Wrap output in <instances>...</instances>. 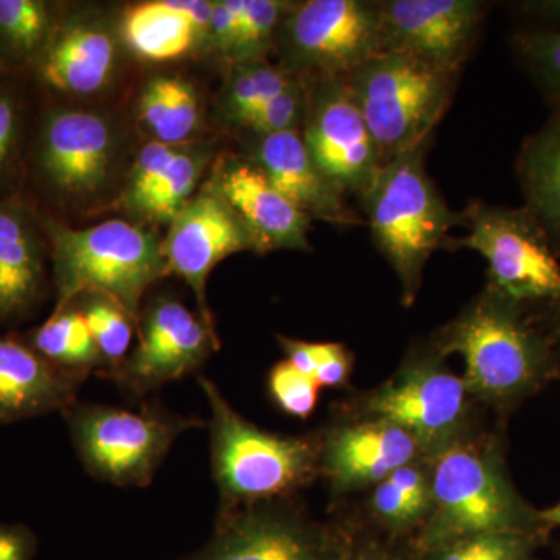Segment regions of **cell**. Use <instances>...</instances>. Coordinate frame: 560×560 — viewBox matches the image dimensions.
I'll return each instance as SVG.
<instances>
[{"label": "cell", "instance_id": "obj_1", "mask_svg": "<svg viewBox=\"0 0 560 560\" xmlns=\"http://www.w3.org/2000/svg\"><path fill=\"white\" fill-rule=\"evenodd\" d=\"M210 408V464L219 517L296 492L319 469V444L260 430L231 407L219 386L198 378Z\"/></svg>", "mask_w": 560, "mask_h": 560}, {"label": "cell", "instance_id": "obj_2", "mask_svg": "<svg viewBox=\"0 0 560 560\" xmlns=\"http://www.w3.org/2000/svg\"><path fill=\"white\" fill-rule=\"evenodd\" d=\"M50 243L57 307H68L80 294L101 293L116 301L132 318L151 283L165 272L156 234L124 220H109L84 230L43 220Z\"/></svg>", "mask_w": 560, "mask_h": 560}, {"label": "cell", "instance_id": "obj_3", "mask_svg": "<svg viewBox=\"0 0 560 560\" xmlns=\"http://www.w3.org/2000/svg\"><path fill=\"white\" fill-rule=\"evenodd\" d=\"M361 198L372 241L399 276L405 300L411 304L427 260L447 242L459 217L427 173L423 147L386 161Z\"/></svg>", "mask_w": 560, "mask_h": 560}, {"label": "cell", "instance_id": "obj_4", "mask_svg": "<svg viewBox=\"0 0 560 560\" xmlns=\"http://www.w3.org/2000/svg\"><path fill=\"white\" fill-rule=\"evenodd\" d=\"M458 72L383 51L348 75L383 164L423 147L451 103Z\"/></svg>", "mask_w": 560, "mask_h": 560}, {"label": "cell", "instance_id": "obj_5", "mask_svg": "<svg viewBox=\"0 0 560 560\" xmlns=\"http://www.w3.org/2000/svg\"><path fill=\"white\" fill-rule=\"evenodd\" d=\"M62 416L84 469L121 488L149 486L180 434L206 425L158 404L136 412L77 400Z\"/></svg>", "mask_w": 560, "mask_h": 560}, {"label": "cell", "instance_id": "obj_6", "mask_svg": "<svg viewBox=\"0 0 560 560\" xmlns=\"http://www.w3.org/2000/svg\"><path fill=\"white\" fill-rule=\"evenodd\" d=\"M430 477L422 545L431 551L478 534L525 530L526 508L485 448L453 442L436 453Z\"/></svg>", "mask_w": 560, "mask_h": 560}, {"label": "cell", "instance_id": "obj_7", "mask_svg": "<svg viewBox=\"0 0 560 560\" xmlns=\"http://www.w3.org/2000/svg\"><path fill=\"white\" fill-rule=\"evenodd\" d=\"M514 304L493 291L441 335L442 350L463 357L467 388L486 400L512 399L547 370V346L523 323Z\"/></svg>", "mask_w": 560, "mask_h": 560}, {"label": "cell", "instance_id": "obj_8", "mask_svg": "<svg viewBox=\"0 0 560 560\" xmlns=\"http://www.w3.org/2000/svg\"><path fill=\"white\" fill-rule=\"evenodd\" d=\"M291 73L348 77L383 54L378 2L308 0L291 7L279 27Z\"/></svg>", "mask_w": 560, "mask_h": 560}, {"label": "cell", "instance_id": "obj_9", "mask_svg": "<svg viewBox=\"0 0 560 560\" xmlns=\"http://www.w3.org/2000/svg\"><path fill=\"white\" fill-rule=\"evenodd\" d=\"M469 232L455 241L488 261L497 293L512 302L560 300V261L539 221L526 210L471 205Z\"/></svg>", "mask_w": 560, "mask_h": 560}, {"label": "cell", "instance_id": "obj_10", "mask_svg": "<svg viewBox=\"0 0 560 560\" xmlns=\"http://www.w3.org/2000/svg\"><path fill=\"white\" fill-rule=\"evenodd\" d=\"M119 139L102 114L55 109L44 117L35 173L51 197L70 205L95 200L116 172Z\"/></svg>", "mask_w": 560, "mask_h": 560}, {"label": "cell", "instance_id": "obj_11", "mask_svg": "<svg viewBox=\"0 0 560 560\" xmlns=\"http://www.w3.org/2000/svg\"><path fill=\"white\" fill-rule=\"evenodd\" d=\"M304 121L302 139L319 172L342 194L361 197L383 160L348 77H319Z\"/></svg>", "mask_w": 560, "mask_h": 560}, {"label": "cell", "instance_id": "obj_12", "mask_svg": "<svg viewBox=\"0 0 560 560\" xmlns=\"http://www.w3.org/2000/svg\"><path fill=\"white\" fill-rule=\"evenodd\" d=\"M140 319L138 348L113 378L138 396L198 370L220 348L213 324L178 301L161 298Z\"/></svg>", "mask_w": 560, "mask_h": 560}, {"label": "cell", "instance_id": "obj_13", "mask_svg": "<svg viewBox=\"0 0 560 560\" xmlns=\"http://www.w3.org/2000/svg\"><path fill=\"white\" fill-rule=\"evenodd\" d=\"M246 249L256 250L253 235L213 180L180 210L162 243L165 272L189 283L200 308L198 313L209 324H213L206 300L209 275L221 260Z\"/></svg>", "mask_w": 560, "mask_h": 560}, {"label": "cell", "instance_id": "obj_14", "mask_svg": "<svg viewBox=\"0 0 560 560\" xmlns=\"http://www.w3.org/2000/svg\"><path fill=\"white\" fill-rule=\"evenodd\" d=\"M467 388L464 378L436 363L412 364L396 381L371 397L372 419L386 420L416 438L423 451L440 452L453 444L466 419Z\"/></svg>", "mask_w": 560, "mask_h": 560}, {"label": "cell", "instance_id": "obj_15", "mask_svg": "<svg viewBox=\"0 0 560 560\" xmlns=\"http://www.w3.org/2000/svg\"><path fill=\"white\" fill-rule=\"evenodd\" d=\"M378 9L383 51L452 72H459L485 14V3L477 0H388Z\"/></svg>", "mask_w": 560, "mask_h": 560}, {"label": "cell", "instance_id": "obj_16", "mask_svg": "<svg viewBox=\"0 0 560 560\" xmlns=\"http://www.w3.org/2000/svg\"><path fill=\"white\" fill-rule=\"evenodd\" d=\"M265 503L217 517L205 545L183 560H331L323 530L296 512Z\"/></svg>", "mask_w": 560, "mask_h": 560}, {"label": "cell", "instance_id": "obj_17", "mask_svg": "<svg viewBox=\"0 0 560 560\" xmlns=\"http://www.w3.org/2000/svg\"><path fill=\"white\" fill-rule=\"evenodd\" d=\"M256 243L257 253L272 249H311L305 215L270 183L254 162L231 160L212 178Z\"/></svg>", "mask_w": 560, "mask_h": 560}, {"label": "cell", "instance_id": "obj_18", "mask_svg": "<svg viewBox=\"0 0 560 560\" xmlns=\"http://www.w3.org/2000/svg\"><path fill=\"white\" fill-rule=\"evenodd\" d=\"M423 452L416 438L386 420L342 427L319 447L320 469L340 490L366 488L416 463Z\"/></svg>", "mask_w": 560, "mask_h": 560}, {"label": "cell", "instance_id": "obj_19", "mask_svg": "<svg viewBox=\"0 0 560 560\" xmlns=\"http://www.w3.org/2000/svg\"><path fill=\"white\" fill-rule=\"evenodd\" d=\"M86 377L62 371L44 359L31 342L0 337V423L39 418L77 401Z\"/></svg>", "mask_w": 560, "mask_h": 560}, {"label": "cell", "instance_id": "obj_20", "mask_svg": "<svg viewBox=\"0 0 560 560\" xmlns=\"http://www.w3.org/2000/svg\"><path fill=\"white\" fill-rule=\"evenodd\" d=\"M253 162L283 197L311 219L338 226L360 223L355 213L346 208L345 194L316 167L300 131L261 136Z\"/></svg>", "mask_w": 560, "mask_h": 560}, {"label": "cell", "instance_id": "obj_21", "mask_svg": "<svg viewBox=\"0 0 560 560\" xmlns=\"http://www.w3.org/2000/svg\"><path fill=\"white\" fill-rule=\"evenodd\" d=\"M43 224L20 198H0V323L24 318L43 294Z\"/></svg>", "mask_w": 560, "mask_h": 560}, {"label": "cell", "instance_id": "obj_22", "mask_svg": "<svg viewBox=\"0 0 560 560\" xmlns=\"http://www.w3.org/2000/svg\"><path fill=\"white\" fill-rule=\"evenodd\" d=\"M116 60V40L108 28L75 21L55 27L35 62L40 80L51 90L86 97L109 83Z\"/></svg>", "mask_w": 560, "mask_h": 560}, {"label": "cell", "instance_id": "obj_23", "mask_svg": "<svg viewBox=\"0 0 560 560\" xmlns=\"http://www.w3.org/2000/svg\"><path fill=\"white\" fill-rule=\"evenodd\" d=\"M518 172L529 212L545 231L560 238V120L525 143Z\"/></svg>", "mask_w": 560, "mask_h": 560}, {"label": "cell", "instance_id": "obj_24", "mask_svg": "<svg viewBox=\"0 0 560 560\" xmlns=\"http://www.w3.org/2000/svg\"><path fill=\"white\" fill-rule=\"evenodd\" d=\"M121 32L135 54L150 61L175 60L200 40L194 25L171 0L131 7L125 13Z\"/></svg>", "mask_w": 560, "mask_h": 560}, {"label": "cell", "instance_id": "obj_25", "mask_svg": "<svg viewBox=\"0 0 560 560\" xmlns=\"http://www.w3.org/2000/svg\"><path fill=\"white\" fill-rule=\"evenodd\" d=\"M28 342L44 359L62 371L83 377L94 370L105 371V361L90 326L73 304L55 311L46 323L32 331Z\"/></svg>", "mask_w": 560, "mask_h": 560}, {"label": "cell", "instance_id": "obj_26", "mask_svg": "<svg viewBox=\"0 0 560 560\" xmlns=\"http://www.w3.org/2000/svg\"><path fill=\"white\" fill-rule=\"evenodd\" d=\"M57 27L49 3L0 0V69L38 60Z\"/></svg>", "mask_w": 560, "mask_h": 560}, {"label": "cell", "instance_id": "obj_27", "mask_svg": "<svg viewBox=\"0 0 560 560\" xmlns=\"http://www.w3.org/2000/svg\"><path fill=\"white\" fill-rule=\"evenodd\" d=\"M372 511L388 528L401 530L425 521L431 508L430 470L408 464L375 486Z\"/></svg>", "mask_w": 560, "mask_h": 560}, {"label": "cell", "instance_id": "obj_28", "mask_svg": "<svg viewBox=\"0 0 560 560\" xmlns=\"http://www.w3.org/2000/svg\"><path fill=\"white\" fill-rule=\"evenodd\" d=\"M86 319L95 345L105 361L103 377L113 381L128 359L132 318L116 301L101 293H83L72 302Z\"/></svg>", "mask_w": 560, "mask_h": 560}, {"label": "cell", "instance_id": "obj_29", "mask_svg": "<svg viewBox=\"0 0 560 560\" xmlns=\"http://www.w3.org/2000/svg\"><path fill=\"white\" fill-rule=\"evenodd\" d=\"M301 75L272 68L265 61L241 62L232 70L224 88L223 106L228 119L241 125L254 110L276 95L290 90Z\"/></svg>", "mask_w": 560, "mask_h": 560}, {"label": "cell", "instance_id": "obj_30", "mask_svg": "<svg viewBox=\"0 0 560 560\" xmlns=\"http://www.w3.org/2000/svg\"><path fill=\"white\" fill-rule=\"evenodd\" d=\"M208 161V151L180 145L139 213L149 220L172 223L194 198V191L200 183Z\"/></svg>", "mask_w": 560, "mask_h": 560}, {"label": "cell", "instance_id": "obj_31", "mask_svg": "<svg viewBox=\"0 0 560 560\" xmlns=\"http://www.w3.org/2000/svg\"><path fill=\"white\" fill-rule=\"evenodd\" d=\"M291 7L278 0H243L241 36L231 57L235 65L261 61Z\"/></svg>", "mask_w": 560, "mask_h": 560}, {"label": "cell", "instance_id": "obj_32", "mask_svg": "<svg viewBox=\"0 0 560 560\" xmlns=\"http://www.w3.org/2000/svg\"><path fill=\"white\" fill-rule=\"evenodd\" d=\"M529 547L525 530L478 534L436 548L431 560H521Z\"/></svg>", "mask_w": 560, "mask_h": 560}, {"label": "cell", "instance_id": "obj_33", "mask_svg": "<svg viewBox=\"0 0 560 560\" xmlns=\"http://www.w3.org/2000/svg\"><path fill=\"white\" fill-rule=\"evenodd\" d=\"M311 91L305 86L304 79L296 81L290 90L276 95L270 102L254 110L242 121L241 127L261 136L276 132L298 130V125L305 119Z\"/></svg>", "mask_w": 560, "mask_h": 560}, {"label": "cell", "instance_id": "obj_34", "mask_svg": "<svg viewBox=\"0 0 560 560\" xmlns=\"http://www.w3.org/2000/svg\"><path fill=\"white\" fill-rule=\"evenodd\" d=\"M268 386L276 405L287 415L307 419L315 411L320 386L315 378L291 366L289 361H280L272 368Z\"/></svg>", "mask_w": 560, "mask_h": 560}, {"label": "cell", "instance_id": "obj_35", "mask_svg": "<svg viewBox=\"0 0 560 560\" xmlns=\"http://www.w3.org/2000/svg\"><path fill=\"white\" fill-rule=\"evenodd\" d=\"M200 119V103L194 86L178 77H171L167 113L160 135L154 140L171 145H183L195 135Z\"/></svg>", "mask_w": 560, "mask_h": 560}, {"label": "cell", "instance_id": "obj_36", "mask_svg": "<svg viewBox=\"0 0 560 560\" xmlns=\"http://www.w3.org/2000/svg\"><path fill=\"white\" fill-rule=\"evenodd\" d=\"M179 147L153 140L140 150L138 160L132 165L130 179H128L127 190L124 195L127 208L139 212L151 191L160 183L165 168L171 164Z\"/></svg>", "mask_w": 560, "mask_h": 560}, {"label": "cell", "instance_id": "obj_37", "mask_svg": "<svg viewBox=\"0 0 560 560\" xmlns=\"http://www.w3.org/2000/svg\"><path fill=\"white\" fill-rule=\"evenodd\" d=\"M24 138V109L20 95L0 80V187L16 173Z\"/></svg>", "mask_w": 560, "mask_h": 560}, {"label": "cell", "instance_id": "obj_38", "mask_svg": "<svg viewBox=\"0 0 560 560\" xmlns=\"http://www.w3.org/2000/svg\"><path fill=\"white\" fill-rule=\"evenodd\" d=\"M517 47L548 90L560 95V31L521 33Z\"/></svg>", "mask_w": 560, "mask_h": 560}, {"label": "cell", "instance_id": "obj_39", "mask_svg": "<svg viewBox=\"0 0 560 560\" xmlns=\"http://www.w3.org/2000/svg\"><path fill=\"white\" fill-rule=\"evenodd\" d=\"M243 0H221L212 2V21L209 38L212 46L228 57H232L241 36Z\"/></svg>", "mask_w": 560, "mask_h": 560}, {"label": "cell", "instance_id": "obj_40", "mask_svg": "<svg viewBox=\"0 0 560 560\" xmlns=\"http://www.w3.org/2000/svg\"><path fill=\"white\" fill-rule=\"evenodd\" d=\"M316 355L315 381L319 386H340L349 375V355L338 342H313Z\"/></svg>", "mask_w": 560, "mask_h": 560}, {"label": "cell", "instance_id": "obj_41", "mask_svg": "<svg viewBox=\"0 0 560 560\" xmlns=\"http://www.w3.org/2000/svg\"><path fill=\"white\" fill-rule=\"evenodd\" d=\"M168 81H171V77H156L149 81L140 95L139 117L154 139L160 135L165 113H167Z\"/></svg>", "mask_w": 560, "mask_h": 560}, {"label": "cell", "instance_id": "obj_42", "mask_svg": "<svg viewBox=\"0 0 560 560\" xmlns=\"http://www.w3.org/2000/svg\"><path fill=\"white\" fill-rule=\"evenodd\" d=\"M38 537L24 523L0 522V560H35Z\"/></svg>", "mask_w": 560, "mask_h": 560}, {"label": "cell", "instance_id": "obj_43", "mask_svg": "<svg viewBox=\"0 0 560 560\" xmlns=\"http://www.w3.org/2000/svg\"><path fill=\"white\" fill-rule=\"evenodd\" d=\"M280 346L285 350L291 366L296 368L302 374L315 378L316 355L313 342L290 340V338L279 337Z\"/></svg>", "mask_w": 560, "mask_h": 560}, {"label": "cell", "instance_id": "obj_44", "mask_svg": "<svg viewBox=\"0 0 560 560\" xmlns=\"http://www.w3.org/2000/svg\"><path fill=\"white\" fill-rule=\"evenodd\" d=\"M331 560H405L399 558V556L389 555V552H383V551H363L359 552V555H352V556H340V558H337L335 556Z\"/></svg>", "mask_w": 560, "mask_h": 560}, {"label": "cell", "instance_id": "obj_45", "mask_svg": "<svg viewBox=\"0 0 560 560\" xmlns=\"http://www.w3.org/2000/svg\"><path fill=\"white\" fill-rule=\"evenodd\" d=\"M540 518L541 521L552 523V525L560 526V503L556 504L555 508H550V510L541 512Z\"/></svg>", "mask_w": 560, "mask_h": 560}]
</instances>
